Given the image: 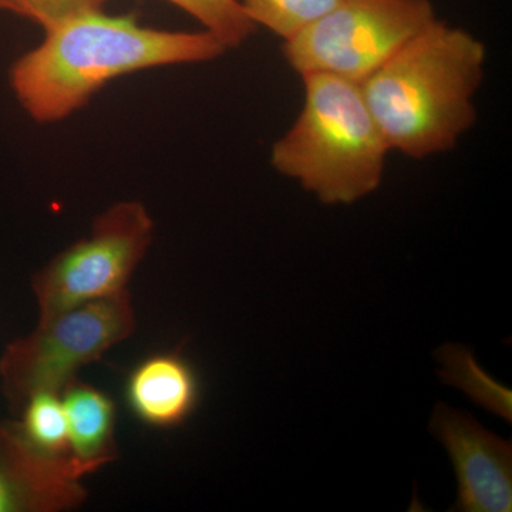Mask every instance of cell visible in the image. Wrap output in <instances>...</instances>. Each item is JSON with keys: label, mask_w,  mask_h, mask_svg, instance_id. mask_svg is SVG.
<instances>
[{"label": "cell", "mask_w": 512, "mask_h": 512, "mask_svg": "<svg viewBox=\"0 0 512 512\" xmlns=\"http://www.w3.org/2000/svg\"><path fill=\"white\" fill-rule=\"evenodd\" d=\"M227 50L208 30L147 28L133 15L92 10L46 29L42 42L12 64L9 83L30 119L53 124L82 110L114 79L212 62Z\"/></svg>", "instance_id": "obj_1"}, {"label": "cell", "mask_w": 512, "mask_h": 512, "mask_svg": "<svg viewBox=\"0 0 512 512\" xmlns=\"http://www.w3.org/2000/svg\"><path fill=\"white\" fill-rule=\"evenodd\" d=\"M485 60L481 40L437 19L363 80L390 151L421 160L453 150L476 123Z\"/></svg>", "instance_id": "obj_2"}, {"label": "cell", "mask_w": 512, "mask_h": 512, "mask_svg": "<svg viewBox=\"0 0 512 512\" xmlns=\"http://www.w3.org/2000/svg\"><path fill=\"white\" fill-rule=\"evenodd\" d=\"M301 77V113L272 146L271 165L323 204L362 200L382 184L390 153L362 87L332 74Z\"/></svg>", "instance_id": "obj_3"}, {"label": "cell", "mask_w": 512, "mask_h": 512, "mask_svg": "<svg viewBox=\"0 0 512 512\" xmlns=\"http://www.w3.org/2000/svg\"><path fill=\"white\" fill-rule=\"evenodd\" d=\"M137 318L130 292L42 316L0 355V389L16 416L30 397L62 392L84 366L130 338Z\"/></svg>", "instance_id": "obj_4"}, {"label": "cell", "mask_w": 512, "mask_h": 512, "mask_svg": "<svg viewBox=\"0 0 512 512\" xmlns=\"http://www.w3.org/2000/svg\"><path fill=\"white\" fill-rule=\"evenodd\" d=\"M430 0H340L284 42L296 73H325L362 83L436 22Z\"/></svg>", "instance_id": "obj_5"}, {"label": "cell", "mask_w": 512, "mask_h": 512, "mask_svg": "<svg viewBox=\"0 0 512 512\" xmlns=\"http://www.w3.org/2000/svg\"><path fill=\"white\" fill-rule=\"evenodd\" d=\"M154 234L156 224L140 201H119L101 212L87 237L32 276L39 318L127 292Z\"/></svg>", "instance_id": "obj_6"}, {"label": "cell", "mask_w": 512, "mask_h": 512, "mask_svg": "<svg viewBox=\"0 0 512 512\" xmlns=\"http://www.w3.org/2000/svg\"><path fill=\"white\" fill-rule=\"evenodd\" d=\"M431 430L446 447L458 481L454 511H512V444L466 412L437 404Z\"/></svg>", "instance_id": "obj_7"}, {"label": "cell", "mask_w": 512, "mask_h": 512, "mask_svg": "<svg viewBox=\"0 0 512 512\" xmlns=\"http://www.w3.org/2000/svg\"><path fill=\"white\" fill-rule=\"evenodd\" d=\"M89 473L73 457L42 453L0 420V512H64L86 503Z\"/></svg>", "instance_id": "obj_8"}, {"label": "cell", "mask_w": 512, "mask_h": 512, "mask_svg": "<svg viewBox=\"0 0 512 512\" xmlns=\"http://www.w3.org/2000/svg\"><path fill=\"white\" fill-rule=\"evenodd\" d=\"M128 410L151 429H177L201 400V382L187 357L161 352L138 362L124 383Z\"/></svg>", "instance_id": "obj_9"}, {"label": "cell", "mask_w": 512, "mask_h": 512, "mask_svg": "<svg viewBox=\"0 0 512 512\" xmlns=\"http://www.w3.org/2000/svg\"><path fill=\"white\" fill-rule=\"evenodd\" d=\"M60 396L66 414L70 456L92 476L119 458L116 404L109 394L79 377L67 383Z\"/></svg>", "instance_id": "obj_10"}, {"label": "cell", "mask_w": 512, "mask_h": 512, "mask_svg": "<svg viewBox=\"0 0 512 512\" xmlns=\"http://www.w3.org/2000/svg\"><path fill=\"white\" fill-rule=\"evenodd\" d=\"M12 423L22 439L36 450L49 456L72 457L60 392H43L30 397Z\"/></svg>", "instance_id": "obj_11"}, {"label": "cell", "mask_w": 512, "mask_h": 512, "mask_svg": "<svg viewBox=\"0 0 512 512\" xmlns=\"http://www.w3.org/2000/svg\"><path fill=\"white\" fill-rule=\"evenodd\" d=\"M256 26H264L276 36L292 39L322 18L340 0H238Z\"/></svg>", "instance_id": "obj_12"}, {"label": "cell", "mask_w": 512, "mask_h": 512, "mask_svg": "<svg viewBox=\"0 0 512 512\" xmlns=\"http://www.w3.org/2000/svg\"><path fill=\"white\" fill-rule=\"evenodd\" d=\"M188 13L227 49H237L251 39L258 26L238 0H165Z\"/></svg>", "instance_id": "obj_13"}, {"label": "cell", "mask_w": 512, "mask_h": 512, "mask_svg": "<svg viewBox=\"0 0 512 512\" xmlns=\"http://www.w3.org/2000/svg\"><path fill=\"white\" fill-rule=\"evenodd\" d=\"M107 0H0V10L35 23L43 30L80 13L104 9Z\"/></svg>", "instance_id": "obj_14"}]
</instances>
